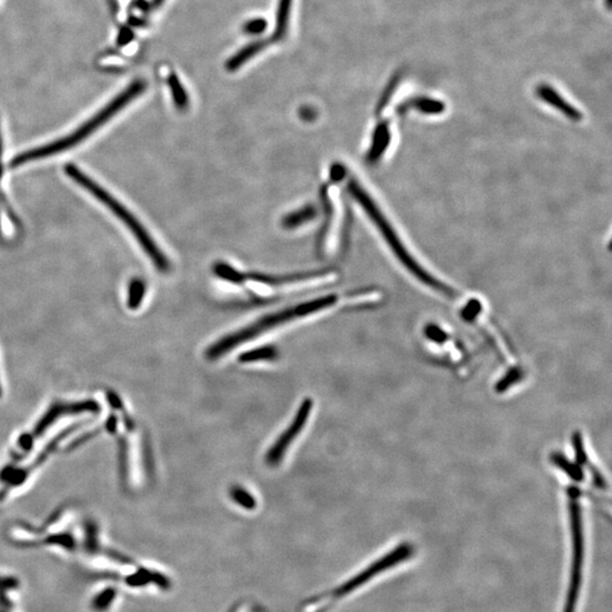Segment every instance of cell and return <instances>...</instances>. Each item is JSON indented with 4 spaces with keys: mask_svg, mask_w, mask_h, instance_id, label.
Listing matches in <instances>:
<instances>
[{
    "mask_svg": "<svg viewBox=\"0 0 612 612\" xmlns=\"http://www.w3.org/2000/svg\"><path fill=\"white\" fill-rule=\"evenodd\" d=\"M414 553L413 546L409 544H402L391 553L382 555L381 558L373 561L367 567L360 570V573L338 583L330 588H324L323 591L316 592L314 595L305 597L298 606V612H331L338 604L347 597L354 595L360 588H363L373 578L381 575L386 570L402 564V561L411 558Z\"/></svg>",
    "mask_w": 612,
    "mask_h": 612,
    "instance_id": "6da1fadb",
    "label": "cell"
},
{
    "mask_svg": "<svg viewBox=\"0 0 612 612\" xmlns=\"http://www.w3.org/2000/svg\"><path fill=\"white\" fill-rule=\"evenodd\" d=\"M147 82L145 80H136V81L133 82L132 85H129L123 92H120L115 99L111 100L105 108H102L98 114L94 115V117L87 120V123L83 124L80 129H76L75 132H73L72 134L60 138L57 141L52 142V143H49V145L36 147V149L27 151V152L20 153L10 161L9 167L16 168L18 166L24 165L29 161L43 159L47 156H54L57 153L72 149L78 143L85 141V138H89L92 133L96 132V129L101 127L103 124L107 123L111 117H114L115 115L118 114L122 109L125 108L129 102H132L138 96H141L147 90Z\"/></svg>",
    "mask_w": 612,
    "mask_h": 612,
    "instance_id": "7a4b0ae2",
    "label": "cell"
},
{
    "mask_svg": "<svg viewBox=\"0 0 612 612\" xmlns=\"http://www.w3.org/2000/svg\"><path fill=\"white\" fill-rule=\"evenodd\" d=\"M338 300L337 295H327L323 298H316L314 300H309L306 303H300L298 305L293 306L289 309H284L280 312L272 313V314L265 315L263 318L260 319L254 323L249 324V327L240 329L236 333H231L228 336L224 337L221 340L214 342L205 351V356L209 360H213L219 358L227 354L231 349H236L238 346L243 342H249V340H254L256 337L260 336L262 333H267L271 330L273 328L278 327L280 324L286 323V322L291 321L294 319L302 318L306 315L312 314V313L319 312L322 309L330 307L335 305Z\"/></svg>",
    "mask_w": 612,
    "mask_h": 612,
    "instance_id": "3957f363",
    "label": "cell"
},
{
    "mask_svg": "<svg viewBox=\"0 0 612 612\" xmlns=\"http://www.w3.org/2000/svg\"><path fill=\"white\" fill-rule=\"evenodd\" d=\"M65 173L80 187L87 189V192L91 193L94 198H98L101 203L105 204V207H108L111 212H114L126 225L127 228L132 231L138 243L141 244L142 249H145V252L152 260L153 264L156 265L158 270L162 271V272L169 271L170 263H169L168 258H166V255L158 247L156 242L152 240L151 235L145 231L141 222L136 219V217L127 210L126 207H124L117 198H115L110 193L107 192V189H102L99 184H96L94 180H91L75 165L68 163V165L65 166Z\"/></svg>",
    "mask_w": 612,
    "mask_h": 612,
    "instance_id": "277c9868",
    "label": "cell"
},
{
    "mask_svg": "<svg viewBox=\"0 0 612 612\" xmlns=\"http://www.w3.org/2000/svg\"><path fill=\"white\" fill-rule=\"evenodd\" d=\"M349 192L362 205L363 210L369 214L373 224L377 226V228L381 233L384 240L387 242L388 245L391 247V249H393V252L396 254L397 258H400V261L416 277L417 279H420L421 282L429 286V287H432L435 291H442L444 294H453V289L451 287H448V286L444 285L442 282H439L438 279H435V277L431 276L430 273H428V271L424 270L423 268L421 267L420 264L417 263L414 258H411V254L408 253L407 249L402 245V240L398 238L396 231H393L387 218H384L378 205L374 203L371 196L365 192V189L360 187V184L357 183L356 180H351L349 182Z\"/></svg>",
    "mask_w": 612,
    "mask_h": 612,
    "instance_id": "5b68a950",
    "label": "cell"
},
{
    "mask_svg": "<svg viewBox=\"0 0 612 612\" xmlns=\"http://www.w3.org/2000/svg\"><path fill=\"white\" fill-rule=\"evenodd\" d=\"M570 525H571V542L573 557L570 568L569 588L562 612L576 611L579 592L582 585L583 560H584V537H583L582 511L579 504V490L570 488L569 491Z\"/></svg>",
    "mask_w": 612,
    "mask_h": 612,
    "instance_id": "8992f818",
    "label": "cell"
},
{
    "mask_svg": "<svg viewBox=\"0 0 612 612\" xmlns=\"http://www.w3.org/2000/svg\"><path fill=\"white\" fill-rule=\"evenodd\" d=\"M98 409H99V406L94 400L82 402H56L49 408L48 411L43 415V418H40L34 431L29 435H25L24 437H22L18 440V448L21 449V453L30 451L36 439L39 438L40 435H43L51 424H54L63 415L80 414V413H85V411L94 413Z\"/></svg>",
    "mask_w": 612,
    "mask_h": 612,
    "instance_id": "52a82bcc",
    "label": "cell"
},
{
    "mask_svg": "<svg viewBox=\"0 0 612 612\" xmlns=\"http://www.w3.org/2000/svg\"><path fill=\"white\" fill-rule=\"evenodd\" d=\"M312 407L313 402L311 398H305L302 402L298 407V413L294 416V420L291 421L287 430L280 435L279 438L277 439L276 442L272 444V447L268 451L267 456H265V462H267L268 465L272 466V467L279 465L282 457L285 456V453L289 449L291 442H294L295 438L304 429L306 422L309 420V413L312 411Z\"/></svg>",
    "mask_w": 612,
    "mask_h": 612,
    "instance_id": "ba28073f",
    "label": "cell"
},
{
    "mask_svg": "<svg viewBox=\"0 0 612 612\" xmlns=\"http://www.w3.org/2000/svg\"><path fill=\"white\" fill-rule=\"evenodd\" d=\"M324 278H331L330 273H300V275H291V276L279 277L267 276V275H261V273H251V275H245V280L251 279L252 282H260V284H264V285L269 286L291 285V284H298V282L321 280L324 279Z\"/></svg>",
    "mask_w": 612,
    "mask_h": 612,
    "instance_id": "9c48e42d",
    "label": "cell"
},
{
    "mask_svg": "<svg viewBox=\"0 0 612 612\" xmlns=\"http://www.w3.org/2000/svg\"><path fill=\"white\" fill-rule=\"evenodd\" d=\"M268 45H269V43H268L267 40L262 39L255 40L253 43H247L245 47L240 49L236 54H233V56L226 61V69H227L228 72H235V71H238L240 67L244 66L249 60L252 59V58H254L256 54H260L262 50L267 48Z\"/></svg>",
    "mask_w": 612,
    "mask_h": 612,
    "instance_id": "30bf717a",
    "label": "cell"
},
{
    "mask_svg": "<svg viewBox=\"0 0 612 612\" xmlns=\"http://www.w3.org/2000/svg\"><path fill=\"white\" fill-rule=\"evenodd\" d=\"M537 94L544 99V101L555 107L557 110L561 111L564 116H567L570 119L575 120V122L582 119V114L576 108H574L573 105H570V103L564 101V98H561L553 90V87H548V85H542V87L537 89Z\"/></svg>",
    "mask_w": 612,
    "mask_h": 612,
    "instance_id": "8fae6325",
    "label": "cell"
},
{
    "mask_svg": "<svg viewBox=\"0 0 612 612\" xmlns=\"http://www.w3.org/2000/svg\"><path fill=\"white\" fill-rule=\"evenodd\" d=\"M391 134L389 131V125L388 123L379 124L374 133H373L372 145L370 147L367 152V160L369 162L378 161L382 156L384 151L387 150L388 147L391 145Z\"/></svg>",
    "mask_w": 612,
    "mask_h": 612,
    "instance_id": "7c38bea8",
    "label": "cell"
},
{
    "mask_svg": "<svg viewBox=\"0 0 612 612\" xmlns=\"http://www.w3.org/2000/svg\"><path fill=\"white\" fill-rule=\"evenodd\" d=\"M293 0H279L277 6L276 23L273 30V41H280L285 38L289 31V17H291Z\"/></svg>",
    "mask_w": 612,
    "mask_h": 612,
    "instance_id": "4fadbf2b",
    "label": "cell"
},
{
    "mask_svg": "<svg viewBox=\"0 0 612 612\" xmlns=\"http://www.w3.org/2000/svg\"><path fill=\"white\" fill-rule=\"evenodd\" d=\"M318 211L313 205H306L300 210L289 213L282 219V227L286 229L298 228L300 226L314 219Z\"/></svg>",
    "mask_w": 612,
    "mask_h": 612,
    "instance_id": "5bb4252c",
    "label": "cell"
},
{
    "mask_svg": "<svg viewBox=\"0 0 612 612\" xmlns=\"http://www.w3.org/2000/svg\"><path fill=\"white\" fill-rule=\"evenodd\" d=\"M171 96L174 100L175 105L178 110H187L189 105V98L185 87L182 85L180 78L175 73H170L167 78Z\"/></svg>",
    "mask_w": 612,
    "mask_h": 612,
    "instance_id": "9a60e30c",
    "label": "cell"
},
{
    "mask_svg": "<svg viewBox=\"0 0 612 612\" xmlns=\"http://www.w3.org/2000/svg\"><path fill=\"white\" fill-rule=\"evenodd\" d=\"M278 357V349L275 346H263L258 349L244 351L238 356V360L242 363H253L258 360H273Z\"/></svg>",
    "mask_w": 612,
    "mask_h": 612,
    "instance_id": "2e32d148",
    "label": "cell"
},
{
    "mask_svg": "<svg viewBox=\"0 0 612 612\" xmlns=\"http://www.w3.org/2000/svg\"><path fill=\"white\" fill-rule=\"evenodd\" d=\"M145 295V284L140 278H134L131 280L129 285V300L127 305L129 309H136L141 305L142 300Z\"/></svg>",
    "mask_w": 612,
    "mask_h": 612,
    "instance_id": "e0dca14e",
    "label": "cell"
},
{
    "mask_svg": "<svg viewBox=\"0 0 612 612\" xmlns=\"http://www.w3.org/2000/svg\"><path fill=\"white\" fill-rule=\"evenodd\" d=\"M214 275L219 277L220 279L227 280L234 284H242L245 282V273L240 272L235 268L231 267L225 262H218L213 267Z\"/></svg>",
    "mask_w": 612,
    "mask_h": 612,
    "instance_id": "ac0fdd59",
    "label": "cell"
},
{
    "mask_svg": "<svg viewBox=\"0 0 612 612\" xmlns=\"http://www.w3.org/2000/svg\"><path fill=\"white\" fill-rule=\"evenodd\" d=\"M229 495H231L233 502L240 504V507H243L244 509L253 510L256 507V500H255L254 497L242 486H233L229 491Z\"/></svg>",
    "mask_w": 612,
    "mask_h": 612,
    "instance_id": "d6986e66",
    "label": "cell"
},
{
    "mask_svg": "<svg viewBox=\"0 0 612 612\" xmlns=\"http://www.w3.org/2000/svg\"><path fill=\"white\" fill-rule=\"evenodd\" d=\"M405 107L415 108L424 114H440L444 110V105L442 101L433 99H417L409 102Z\"/></svg>",
    "mask_w": 612,
    "mask_h": 612,
    "instance_id": "ffe728a7",
    "label": "cell"
},
{
    "mask_svg": "<svg viewBox=\"0 0 612 612\" xmlns=\"http://www.w3.org/2000/svg\"><path fill=\"white\" fill-rule=\"evenodd\" d=\"M228 612H268V610L265 609V606H262L258 601L247 599V600L236 602L228 610Z\"/></svg>",
    "mask_w": 612,
    "mask_h": 612,
    "instance_id": "44dd1931",
    "label": "cell"
},
{
    "mask_svg": "<svg viewBox=\"0 0 612 612\" xmlns=\"http://www.w3.org/2000/svg\"><path fill=\"white\" fill-rule=\"evenodd\" d=\"M268 22L263 17H255L249 20L243 25L244 34L249 36H261L267 30Z\"/></svg>",
    "mask_w": 612,
    "mask_h": 612,
    "instance_id": "7402d4cb",
    "label": "cell"
},
{
    "mask_svg": "<svg viewBox=\"0 0 612 612\" xmlns=\"http://www.w3.org/2000/svg\"><path fill=\"white\" fill-rule=\"evenodd\" d=\"M346 169L345 167L340 163L333 165L330 169V178L333 182H340L342 178L345 177Z\"/></svg>",
    "mask_w": 612,
    "mask_h": 612,
    "instance_id": "603a6c76",
    "label": "cell"
},
{
    "mask_svg": "<svg viewBox=\"0 0 612 612\" xmlns=\"http://www.w3.org/2000/svg\"><path fill=\"white\" fill-rule=\"evenodd\" d=\"M300 117L302 118V119L305 120V122H312V120H314L315 117H316V111H315L312 107L305 105V107H302V108H300Z\"/></svg>",
    "mask_w": 612,
    "mask_h": 612,
    "instance_id": "cb8c5ba5",
    "label": "cell"
},
{
    "mask_svg": "<svg viewBox=\"0 0 612 612\" xmlns=\"http://www.w3.org/2000/svg\"><path fill=\"white\" fill-rule=\"evenodd\" d=\"M1 154H3V145H1V136H0V180L3 176V166H1Z\"/></svg>",
    "mask_w": 612,
    "mask_h": 612,
    "instance_id": "d4e9b609",
    "label": "cell"
},
{
    "mask_svg": "<svg viewBox=\"0 0 612 612\" xmlns=\"http://www.w3.org/2000/svg\"><path fill=\"white\" fill-rule=\"evenodd\" d=\"M163 1H165V0H152L153 5L156 7L161 6Z\"/></svg>",
    "mask_w": 612,
    "mask_h": 612,
    "instance_id": "484cf974",
    "label": "cell"
},
{
    "mask_svg": "<svg viewBox=\"0 0 612 612\" xmlns=\"http://www.w3.org/2000/svg\"><path fill=\"white\" fill-rule=\"evenodd\" d=\"M0 396H1V386H0Z\"/></svg>",
    "mask_w": 612,
    "mask_h": 612,
    "instance_id": "4316f807",
    "label": "cell"
}]
</instances>
